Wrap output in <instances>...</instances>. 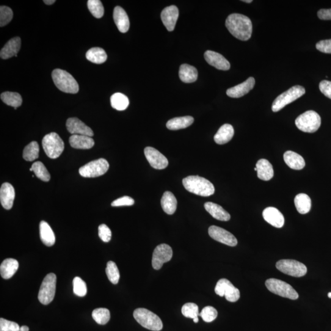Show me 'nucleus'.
I'll use <instances>...</instances> for the list:
<instances>
[{
	"label": "nucleus",
	"instance_id": "f257e3e1",
	"mask_svg": "<svg viewBox=\"0 0 331 331\" xmlns=\"http://www.w3.org/2000/svg\"><path fill=\"white\" fill-rule=\"evenodd\" d=\"M225 25L231 34L239 40L248 41L252 37V23L247 16L232 14L226 19Z\"/></svg>",
	"mask_w": 331,
	"mask_h": 331
},
{
	"label": "nucleus",
	"instance_id": "f03ea898",
	"mask_svg": "<svg viewBox=\"0 0 331 331\" xmlns=\"http://www.w3.org/2000/svg\"><path fill=\"white\" fill-rule=\"evenodd\" d=\"M183 185L187 191L193 194L208 197L214 194V185L206 179L198 176H191L184 179Z\"/></svg>",
	"mask_w": 331,
	"mask_h": 331
},
{
	"label": "nucleus",
	"instance_id": "7ed1b4c3",
	"mask_svg": "<svg viewBox=\"0 0 331 331\" xmlns=\"http://www.w3.org/2000/svg\"><path fill=\"white\" fill-rule=\"evenodd\" d=\"M52 77L55 86L62 92L71 94L78 93V83L67 71L56 69L52 72Z\"/></svg>",
	"mask_w": 331,
	"mask_h": 331
},
{
	"label": "nucleus",
	"instance_id": "20e7f679",
	"mask_svg": "<svg viewBox=\"0 0 331 331\" xmlns=\"http://www.w3.org/2000/svg\"><path fill=\"white\" fill-rule=\"evenodd\" d=\"M133 316L138 323L146 329L153 331H159L162 329L161 319L147 309L137 308L134 311Z\"/></svg>",
	"mask_w": 331,
	"mask_h": 331
},
{
	"label": "nucleus",
	"instance_id": "39448f33",
	"mask_svg": "<svg viewBox=\"0 0 331 331\" xmlns=\"http://www.w3.org/2000/svg\"><path fill=\"white\" fill-rule=\"evenodd\" d=\"M321 123V117L318 113L313 110H308L303 113L295 120V124L298 129L309 133H313L318 130Z\"/></svg>",
	"mask_w": 331,
	"mask_h": 331
},
{
	"label": "nucleus",
	"instance_id": "423d86ee",
	"mask_svg": "<svg viewBox=\"0 0 331 331\" xmlns=\"http://www.w3.org/2000/svg\"><path fill=\"white\" fill-rule=\"evenodd\" d=\"M42 145L47 156L50 158H59L64 150L65 144L56 132H51L43 137Z\"/></svg>",
	"mask_w": 331,
	"mask_h": 331
},
{
	"label": "nucleus",
	"instance_id": "0eeeda50",
	"mask_svg": "<svg viewBox=\"0 0 331 331\" xmlns=\"http://www.w3.org/2000/svg\"><path fill=\"white\" fill-rule=\"evenodd\" d=\"M305 93V88L300 85H296L289 88L286 92L281 93L273 102L272 110L273 112L280 111L286 105L290 104L296 101V99L301 97Z\"/></svg>",
	"mask_w": 331,
	"mask_h": 331
},
{
	"label": "nucleus",
	"instance_id": "6e6552de",
	"mask_svg": "<svg viewBox=\"0 0 331 331\" xmlns=\"http://www.w3.org/2000/svg\"><path fill=\"white\" fill-rule=\"evenodd\" d=\"M265 284L269 291L278 296L291 300H296L299 297L297 291L285 281L276 278H269Z\"/></svg>",
	"mask_w": 331,
	"mask_h": 331
},
{
	"label": "nucleus",
	"instance_id": "1a4fd4ad",
	"mask_svg": "<svg viewBox=\"0 0 331 331\" xmlns=\"http://www.w3.org/2000/svg\"><path fill=\"white\" fill-rule=\"evenodd\" d=\"M56 283L57 277L54 273H50L44 278L38 294V299L43 305H48L54 300Z\"/></svg>",
	"mask_w": 331,
	"mask_h": 331
},
{
	"label": "nucleus",
	"instance_id": "9d476101",
	"mask_svg": "<svg viewBox=\"0 0 331 331\" xmlns=\"http://www.w3.org/2000/svg\"><path fill=\"white\" fill-rule=\"evenodd\" d=\"M276 267L283 274L294 277H301L307 274V267L293 259H281L276 263Z\"/></svg>",
	"mask_w": 331,
	"mask_h": 331
},
{
	"label": "nucleus",
	"instance_id": "9b49d317",
	"mask_svg": "<svg viewBox=\"0 0 331 331\" xmlns=\"http://www.w3.org/2000/svg\"><path fill=\"white\" fill-rule=\"evenodd\" d=\"M109 168L107 160L100 158L88 162L79 169V174L84 178H93L103 176Z\"/></svg>",
	"mask_w": 331,
	"mask_h": 331
},
{
	"label": "nucleus",
	"instance_id": "f8f14e48",
	"mask_svg": "<svg viewBox=\"0 0 331 331\" xmlns=\"http://www.w3.org/2000/svg\"><path fill=\"white\" fill-rule=\"evenodd\" d=\"M215 292L221 297L225 296L229 302H235L239 299L241 294L239 289L236 288L230 281L222 278L218 281Z\"/></svg>",
	"mask_w": 331,
	"mask_h": 331
},
{
	"label": "nucleus",
	"instance_id": "ddd939ff",
	"mask_svg": "<svg viewBox=\"0 0 331 331\" xmlns=\"http://www.w3.org/2000/svg\"><path fill=\"white\" fill-rule=\"evenodd\" d=\"M173 250L170 245L162 244L158 245L153 251L151 264L154 269L159 270L162 265L171 261L173 257Z\"/></svg>",
	"mask_w": 331,
	"mask_h": 331
},
{
	"label": "nucleus",
	"instance_id": "4468645a",
	"mask_svg": "<svg viewBox=\"0 0 331 331\" xmlns=\"http://www.w3.org/2000/svg\"><path fill=\"white\" fill-rule=\"evenodd\" d=\"M209 234L215 241L228 246L235 247L237 244V240L233 234L219 226H211L209 228Z\"/></svg>",
	"mask_w": 331,
	"mask_h": 331
},
{
	"label": "nucleus",
	"instance_id": "2eb2a0df",
	"mask_svg": "<svg viewBox=\"0 0 331 331\" xmlns=\"http://www.w3.org/2000/svg\"><path fill=\"white\" fill-rule=\"evenodd\" d=\"M144 154L149 164L156 170H163L168 167V160L167 157L160 153L156 149L147 147L144 149Z\"/></svg>",
	"mask_w": 331,
	"mask_h": 331
},
{
	"label": "nucleus",
	"instance_id": "dca6fc26",
	"mask_svg": "<svg viewBox=\"0 0 331 331\" xmlns=\"http://www.w3.org/2000/svg\"><path fill=\"white\" fill-rule=\"evenodd\" d=\"M66 125L68 131L73 135H84L90 137L93 136L92 129L79 118L76 117L68 118Z\"/></svg>",
	"mask_w": 331,
	"mask_h": 331
},
{
	"label": "nucleus",
	"instance_id": "f3484780",
	"mask_svg": "<svg viewBox=\"0 0 331 331\" xmlns=\"http://www.w3.org/2000/svg\"><path fill=\"white\" fill-rule=\"evenodd\" d=\"M206 62L218 70L228 71L230 70V62L222 55L212 51H207L204 54Z\"/></svg>",
	"mask_w": 331,
	"mask_h": 331
},
{
	"label": "nucleus",
	"instance_id": "a211bd4d",
	"mask_svg": "<svg viewBox=\"0 0 331 331\" xmlns=\"http://www.w3.org/2000/svg\"><path fill=\"white\" fill-rule=\"evenodd\" d=\"M179 15V10L176 6H170L165 8L162 11L161 21L168 31L173 32L175 30Z\"/></svg>",
	"mask_w": 331,
	"mask_h": 331
},
{
	"label": "nucleus",
	"instance_id": "6ab92c4d",
	"mask_svg": "<svg viewBox=\"0 0 331 331\" xmlns=\"http://www.w3.org/2000/svg\"><path fill=\"white\" fill-rule=\"evenodd\" d=\"M255 85V80L252 77H249L246 81L241 84L229 88L226 94L231 98H238L246 95L252 90Z\"/></svg>",
	"mask_w": 331,
	"mask_h": 331
},
{
	"label": "nucleus",
	"instance_id": "aec40b11",
	"mask_svg": "<svg viewBox=\"0 0 331 331\" xmlns=\"http://www.w3.org/2000/svg\"><path fill=\"white\" fill-rule=\"evenodd\" d=\"M263 217L265 221L275 228L283 227L285 223V218L277 209L269 207L265 209L263 212Z\"/></svg>",
	"mask_w": 331,
	"mask_h": 331
},
{
	"label": "nucleus",
	"instance_id": "412c9836",
	"mask_svg": "<svg viewBox=\"0 0 331 331\" xmlns=\"http://www.w3.org/2000/svg\"><path fill=\"white\" fill-rule=\"evenodd\" d=\"M15 198V190L12 185L5 183L0 189V201L5 209L10 210L13 208Z\"/></svg>",
	"mask_w": 331,
	"mask_h": 331
},
{
	"label": "nucleus",
	"instance_id": "4be33fe9",
	"mask_svg": "<svg viewBox=\"0 0 331 331\" xmlns=\"http://www.w3.org/2000/svg\"><path fill=\"white\" fill-rule=\"evenodd\" d=\"M21 47V40L19 37H15L8 41L0 52V57L2 59H9L14 56L18 57V53Z\"/></svg>",
	"mask_w": 331,
	"mask_h": 331
},
{
	"label": "nucleus",
	"instance_id": "5701e85b",
	"mask_svg": "<svg viewBox=\"0 0 331 331\" xmlns=\"http://www.w3.org/2000/svg\"><path fill=\"white\" fill-rule=\"evenodd\" d=\"M113 16L118 30L123 33L128 32L129 29V20L125 11L122 8L116 7Z\"/></svg>",
	"mask_w": 331,
	"mask_h": 331
},
{
	"label": "nucleus",
	"instance_id": "b1692460",
	"mask_svg": "<svg viewBox=\"0 0 331 331\" xmlns=\"http://www.w3.org/2000/svg\"><path fill=\"white\" fill-rule=\"evenodd\" d=\"M284 161L288 167L294 170H301L305 167V162L303 157L294 151L288 150L283 154Z\"/></svg>",
	"mask_w": 331,
	"mask_h": 331
},
{
	"label": "nucleus",
	"instance_id": "393cba45",
	"mask_svg": "<svg viewBox=\"0 0 331 331\" xmlns=\"http://www.w3.org/2000/svg\"><path fill=\"white\" fill-rule=\"evenodd\" d=\"M258 178L262 181H268L274 175V169L270 162L266 159H261L256 162Z\"/></svg>",
	"mask_w": 331,
	"mask_h": 331
},
{
	"label": "nucleus",
	"instance_id": "a878e982",
	"mask_svg": "<svg viewBox=\"0 0 331 331\" xmlns=\"http://www.w3.org/2000/svg\"><path fill=\"white\" fill-rule=\"evenodd\" d=\"M204 208L215 219L227 222L231 219L230 214L219 204L208 202L204 204Z\"/></svg>",
	"mask_w": 331,
	"mask_h": 331
},
{
	"label": "nucleus",
	"instance_id": "bb28decb",
	"mask_svg": "<svg viewBox=\"0 0 331 331\" xmlns=\"http://www.w3.org/2000/svg\"><path fill=\"white\" fill-rule=\"evenodd\" d=\"M69 141L72 147L83 150L92 148L95 144V141L92 137L84 135H72Z\"/></svg>",
	"mask_w": 331,
	"mask_h": 331
},
{
	"label": "nucleus",
	"instance_id": "cd10ccee",
	"mask_svg": "<svg viewBox=\"0 0 331 331\" xmlns=\"http://www.w3.org/2000/svg\"><path fill=\"white\" fill-rule=\"evenodd\" d=\"M234 130L233 126L230 124H225L220 127L219 131L214 136L215 142L217 144L223 145L230 142L233 137Z\"/></svg>",
	"mask_w": 331,
	"mask_h": 331
},
{
	"label": "nucleus",
	"instance_id": "c85d7f7f",
	"mask_svg": "<svg viewBox=\"0 0 331 331\" xmlns=\"http://www.w3.org/2000/svg\"><path fill=\"white\" fill-rule=\"evenodd\" d=\"M19 268V262L15 259L8 258L5 259L0 266V273L4 279H10Z\"/></svg>",
	"mask_w": 331,
	"mask_h": 331
},
{
	"label": "nucleus",
	"instance_id": "c756f323",
	"mask_svg": "<svg viewBox=\"0 0 331 331\" xmlns=\"http://www.w3.org/2000/svg\"><path fill=\"white\" fill-rule=\"evenodd\" d=\"M40 233L41 241L46 246H53L55 242V236L51 226L45 221L41 222Z\"/></svg>",
	"mask_w": 331,
	"mask_h": 331
},
{
	"label": "nucleus",
	"instance_id": "7c9ffc66",
	"mask_svg": "<svg viewBox=\"0 0 331 331\" xmlns=\"http://www.w3.org/2000/svg\"><path fill=\"white\" fill-rule=\"evenodd\" d=\"M161 204L162 208L165 213L168 215H173L176 211L178 201L173 193L165 192L162 195Z\"/></svg>",
	"mask_w": 331,
	"mask_h": 331
},
{
	"label": "nucleus",
	"instance_id": "2f4dec72",
	"mask_svg": "<svg viewBox=\"0 0 331 331\" xmlns=\"http://www.w3.org/2000/svg\"><path fill=\"white\" fill-rule=\"evenodd\" d=\"M193 122H194V118L191 116H185L170 120L167 123V126L170 130H178L187 128L192 125Z\"/></svg>",
	"mask_w": 331,
	"mask_h": 331
},
{
	"label": "nucleus",
	"instance_id": "473e14b6",
	"mask_svg": "<svg viewBox=\"0 0 331 331\" xmlns=\"http://www.w3.org/2000/svg\"><path fill=\"white\" fill-rule=\"evenodd\" d=\"M198 71L197 68L191 65H182L179 70V77L182 82L185 83H192L198 79Z\"/></svg>",
	"mask_w": 331,
	"mask_h": 331
},
{
	"label": "nucleus",
	"instance_id": "72a5a7b5",
	"mask_svg": "<svg viewBox=\"0 0 331 331\" xmlns=\"http://www.w3.org/2000/svg\"><path fill=\"white\" fill-rule=\"evenodd\" d=\"M295 206L297 211L300 214H306L310 212L311 201L310 197L304 193H300L294 198Z\"/></svg>",
	"mask_w": 331,
	"mask_h": 331
},
{
	"label": "nucleus",
	"instance_id": "f704fd0d",
	"mask_svg": "<svg viewBox=\"0 0 331 331\" xmlns=\"http://www.w3.org/2000/svg\"><path fill=\"white\" fill-rule=\"evenodd\" d=\"M86 58L91 62L96 64H102L106 62L107 56L104 49L100 48H93L87 52Z\"/></svg>",
	"mask_w": 331,
	"mask_h": 331
},
{
	"label": "nucleus",
	"instance_id": "c9c22d12",
	"mask_svg": "<svg viewBox=\"0 0 331 331\" xmlns=\"http://www.w3.org/2000/svg\"><path fill=\"white\" fill-rule=\"evenodd\" d=\"M1 99L8 106H12L17 109L22 104V98L20 94L16 92H6L2 93Z\"/></svg>",
	"mask_w": 331,
	"mask_h": 331
},
{
	"label": "nucleus",
	"instance_id": "e433bc0d",
	"mask_svg": "<svg viewBox=\"0 0 331 331\" xmlns=\"http://www.w3.org/2000/svg\"><path fill=\"white\" fill-rule=\"evenodd\" d=\"M110 104L113 108L117 110H124L128 107V97L121 93H116L110 97Z\"/></svg>",
	"mask_w": 331,
	"mask_h": 331
},
{
	"label": "nucleus",
	"instance_id": "4c0bfd02",
	"mask_svg": "<svg viewBox=\"0 0 331 331\" xmlns=\"http://www.w3.org/2000/svg\"><path fill=\"white\" fill-rule=\"evenodd\" d=\"M40 147L37 142H30L25 147L23 151V158L26 161H33L38 158Z\"/></svg>",
	"mask_w": 331,
	"mask_h": 331
},
{
	"label": "nucleus",
	"instance_id": "58836bf2",
	"mask_svg": "<svg viewBox=\"0 0 331 331\" xmlns=\"http://www.w3.org/2000/svg\"><path fill=\"white\" fill-rule=\"evenodd\" d=\"M92 317L99 324L104 325L109 322L110 313L108 309L105 308H96L93 311Z\"/></svg>",
	"mask_w": 331,
	"mask_h": 331
},
{
	"label": "nucleus",
	"instance_id": "ea45409f",
	"mask_svg": "<svg viewBox=\"0 0 331 331\" xmlns=\"http://www.w3.org/2000/svg\"><path fill=\"white\" fill-rule=\"evenodd\" d=\"M32 169L36 176L40 180L44 182H49L51 179V175H50L48 170L46 169L43 162L40 161L34 162L32 164Z\"/></svg>",
	"mask_w": 331,
	"mask_h": 331
},
{
	"label": "nucleus",
	"instance_id": "a19ab883",
	"mask_svg": "<svg viewBox=\"0 0 331 331\" xmlns=\"http://www.w3.org/2000/svg\"><path fill=\"white\" fill-rule=\"evenodd\" d=\"M106 272L110 282L114 285L118 283L120 275L119 270L114 262L110 261L107 263Z\"/></svg>",
	"mask_w": 331,
	"mask_h": 331
},
{
	"label": "nucleus",
	"instance_id": "79ce46f5",
	"mask_svg": "<svg viewBox=\"0 0 331 331\" xmlns=\"http://www.w3.org/2000/svg\"><path fill=\"white\" fill-rule=\"evenodd\" d=\"M88 10L92 15L97 19L103 16L104 10L103 4L99 0H88L87 2Z\"/></svg>",
	"mask_w": 331,
	"mask_h": 331
},
{
	"label": "nucleus",
	"instance_id": "37998d69",
	"mask_svg": "<svg viewBox=\"0 0 331 331\" xmlns=\"http://www.w3.org/2000/svg\"><path fill=\"white\" fill-rule=\"evenodd\" d=\"M182 313L186 318L194 319L200 315L198 306L195 303H187L182 308Z\"/></svg>",
	"mask_w": 331,
	"mask_h": 331
},
{
	"label": "nucleus",
	"instance_id": "c03bdc74",
	"mask_svg": "<svg viewBox=\"0 0 331 331\" xmlns=\"http://www.w3.org/2000/svg\"><path fill=\"white\" fill-rule=\"evenodd\" d=\"M73 291L77 296L84 297L87 294V285L85 281L79 277L74 278Z\"/></svg>",
	"mask_w": 331,
	"mask_h": 331
},
{
	"label": "nucleus",
	"instance_id": "a18cd8bd",
	"mask_svg": "<svg viewBox=\"0 0 331 331\" xmlns=\"http://www.w3.org/2000/svg\"><path fill=\"white\" fill-rule=\"evenodd\" d=\"M13 12L10 8L2 6L0 7V27L7 26L12 21Z\"/></svg>",
	"mask_w": 331,
	"mask_h": 331
},
{
	"label": "nucleus",
	"instance_id": "49530a36",
	"mask_svg": "<svg viewBox=\"0 0 331 331\" xmlns=\"http://www.w3.org/2000/svg\"><path fill=\"white\" fill-rule=\"evenodd\" d=\"M217 315L218 312L216 309L211 306H207L203 309L199 316H200L204 321L211 322L217 318Z\"/></svg>",
	"mask_w": 331,
	"mask_h": 331
},
{
	"label": "nucleus",
	"instance_id": "de8ad7c7",
	"mask_svg": "<svg viewBox=\"0 0 331 331\" xmlns=\"http://www.w3.org/2000/svg\"><path fill=\"white\" fill-rule=\"evenodd\" d=\"M20 326L15 322L0 319V331H20Z\"/></svg>",
	"mask_w": 331,
	"mask_h": 331
},
{
	"label": "nucleus",
	"instance_id": "09e8293b",
	"mask_svg": "<svg viewBox=\"0 0 331 331\" xmlns=\"http://www.w3.org/2000/svg\"><path fill=\"white\" fill-rule=\"evenodd\" d=\"M98 234L99 238L104 242H108L111 239L112 232L108 226L105 224L99 226Z\"/></svg>",
	"mask_w": 331,
	"mask_h": 331
},
{
	"label": "nucleus",
	"instance_id": "8fccbe9b",
	"mask_svg": "<svg viewBox=\"0 0 331 331\" xmlns=\"http://www.w3.org/2000/svg\"><path fill=\"white\" fill-rule=\"evenodd\" d=\"M134 201L129 197H123L113 201L111 206L113 207L130 206L133 205Z\"/></svg>",
	"mask_w": 331,
	"mask_h": 331
},
{
	"label": "nucleus",
	"instance_id": "3c124183",
	"mask_svg": "<svg viewBox=\"0 0 331 331\" xmlns=\"http://www.w3.org/2000/svg\"><path fill=\"white\" fill-rule=\"evenodd\" d=\"M316 48L325 54H331V40H322L316 44Z\"/></svg>",
	"mask_w": 331,
	"mask_h": 331
},
{
	"label": "nucleus",
	"instance_id": "603ef678",
	"mask_svg": "<svg viewBox=\"0 0 331 331\" xmlns=\"http://www.w3.org/2000/svg\"><path fill=\"white\" fill-rule=\"evenodd\" d=\"M319 88L321 93L331 99V82L322 81L319 83Z\"/></svg>",
	"mask_w": 331,
	"mask_h": 331
},
{
	"label": "nucleus",
	"instance_id": "864d4df0",
	"mask_svg": "<svg viewBox=\"0 0 331 331\" xmlns=\"http://www.w3.org/2000/svg\"><path fill=\"white\" fill-rule=\"evenodd\" d=\"M318 16L321 20H331V9L320 10L318 12Z\"/></svg>",
	"mask_w": 331,
	"mask_h": 331
},
{
	"label": "nucleus",
	"instance_id": "5fc2aeb1",
	"mask_svg": "<svg viewBox=\"0 0 331 331\" xmlns=\"http://www.w3.org/2000/svg\"><path fill=\"white\" fill-rule=\"evenodd\" d=\"M43 2L46 5H53L55 3V0H44Z\"/></svg>",
	"mask_w": 331,
	"mask_h": 331
},
{
	"label": "nucleus",
	"instance_id": "6e6d98bb",
	"mask_svg": "<svg viewBox=\"0 0 331 331\" xmlns=\"http://www.w3.org/2000/svg\"><path fill=\"white\" fill-rule=\"evenodd\" d=\"M20 331H29V328L27 325H23V326L21 327Z\"/></svg>",
	"mask_w": 331,
	"mask_h": 331
},
{
	"label": "nucleus",
	"instance_id": "4d7b16f0",
	"mask_svg": "<svg viewBox=\"0 0 331 331\" xmlns=\"http://www.w3.org/2000/svg\"><path fill=\"white\" fill-rule=\"evenodd\" d=\"M242 2L247 3V4H250V3H252L253 1L252 0H244V1Z\"/></svg>",
	"mask_w": 331,
	"mask_h": 331
},
{
	"label": "nucleus",
	"instance_id": "13d9d810",
	"mask_svg": "<svg viewBox=\"0 0 331 331\" xmlns=\"http://www.w3.org/2000/svg\"><path fill=\"white\" fill-rule=\"evenodd\" d=\"M193 321H194L195 323H197V322L199 321L198 317H197V318L193 319Z\"/></svg>",
	"mask_w": 331,
	"mask_h": 331
},
{
	"label": "nucleus",
	"instance_id": "bf43d9fd",
	"mask_svg": "<svg viewBox=\"0 0 331 331\" xmlns=\"http://www.w3.org/2000/svg\"><path fill=\"white\" fill-rule=\"evenodd\" d=\"M327 296H328V297H329L331 299V292H329V293H328Z\"/></svg>",
	"mask_w": 331,
	"mask_h": 331
},
{
	"label": "nucleus",
	"instance_id": "052dcab7",
	"mask_svg": "<svg viewBox=\"0 0 331 331\" xmlns=\"http://www.w3.org/2000/svg\"><path fill=\"white\" fill-rule=\"evenodd\" d=\"M255 171H257V168H255Z\"/></svg>",
	"mask_w": 331,
	"mask_h": 331
}]
</instances>
